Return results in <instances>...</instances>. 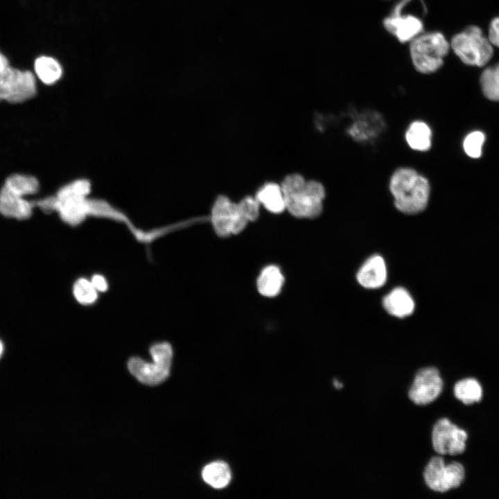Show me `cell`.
Returning a JSON list of instances; mask_svg holds the SVG:
<instances>
[{"instance_id": "1", "label": "cell", "mask_w": 499, "mask_h": 499, "mask_svg": "<svg viewBox=\"0 0 499 499\" xmlns=\"http://www.w3.org/2000/svg\"><path fill=\"white\" fill-rule=\"evenodd\" d=\"M389 191L398 211L406 215H415L426 209L431 187L428 178L415 168L402 166L391 175Z\"/></svg>"}, {"instance_id": "2", "label": "cell", "mask_w": 499, "mask_h": 499, "mask_svg": "<svg viewBox=\"0 0 499 499\" xmlns=\"http://www.w3.org/2000/svg\"><path fill=\"white\" fill-rule=\"evenodd\" d=\"M281 186L285 198L286 210L299 218H315L323 210L325 187L315 180H306L299 173L287 175Z\"/></svg>"}, {"instance_id": "3", "label": "cell", "mask_w": 499, "mask_h": 499, "mask_svg": "<svg viewBox=\"0 0 499 499\" xmlns=\"http://www.w3.org/2000/svg\"><path fill=\"white\" fill-rule=\"evenodd\" d=\"M259 215L255 202L245 197L238 202L231 201L224 195H218L211 208L210 220L215 232L221 237L241 232L249 222Z\"/></svg>"}, {"instance_id": "4", "label": "cell", "mask_w": 499, "mask_h": 499, "mask_svg": "<svg viewBox=\"0 0 499 499\" xmlns=\"http://www.w3.org/2000/svg\"><path fill=\"white\" fill-rule=\"evenodd\" d=\"M450 48L439 32H422L410 42V53L415 69L428 74L437 71L444 63Z\"/></svg>"}, {"instance_id": "5", "label": "cell", "mask_w": 499, "mask_h": 499, "mask_svg": "<svg viewBox=\"0 0 499 499\" xmlns=\"http://www.w3.org/2000/svg\"><path fill=\"white\" fill-rule=\"evenodd\" d=\"M450 46L464 64L472 66L483 67L490 60L493 53L489 40L475 26H471L455 35Z\"/></svg>"}, {"instance_id": "6", "label": "cell", "mask_w": 499, "mask_h": 499, "mask_svg": "<svg viewBox=\"0 0 499 499\" xmlns=\"http://www.w3.org/2000/svg\"><path fill=\"white\" fill-rule=\"evenodd\" d=\"M150 352L153 363H149L138 357L129 360L130 372L141 383L155 385L164 381L169 376L172 363L173 350L166 342L153 345Z\"/></svg>"}, {"instance_id": "7", "label": "cell", "mask_w": 499, "mask_h": 499, "mask_svg": "<svg viewBox=\"0 0 499 499\" xmlns=\"http://www.w3.org/2000/svg\"><path fill=\"white\" fill-rule=\"evenodd\" d=\"M422 478L430 491L445 493L462 484L465 469L458 462H446L443 456L432 455L423 469Z\"/></svg>"}, {"instance_id": "8", "label": "cell", "mask_w": 499, "mask_h": 499, "mask_svg": "<svg viewBox=\"0 0 499 499\" xmlns=\"http://www.w3.org/2000/svg\"><path fill=\"white\" fill-rule=\"evenodd\" d=\"M444 387L439 369L432 365L423 366L416 370L408 389V398L416 405H427L438 399Z\"/></svg>"}, {"instance_id": "9", "label": "cell", "mask_w": 499, "mask_h": 499, "mask_svg": "<svg viewBox=\"0 0 499 499\" xmlns=\"http://www.w3.org/2000/svg\"><path fill=\"white\" fill-rule=\"evenodd\" d=\"M413 1L401 0L383 20L385 28L403 43L410 42L423 31L421 17L410 10Z\"/></svg>"}, {"instance_id": "10", "label": "cell", "mask_w": 499, "mask_h": 499, "mask_svg": "<svg viewBox=\"0 0 499 499\" xmlns=\"http://www.w3.org/2000/svg\"><path fill=\"white\" fill-rule=\"evenodd\" d=\"M467 433L446 417L437 420L431 430L430 441L433 452L439 455H457L466 449Z\"/></svg>"}, {"instance_id": "11", "label": "cell", "mask_w": 499, "mask_h": 499, "mask_svg": "<svg viewBox=\"0 0 499 499\" xmlns=\"http://www.w3.org/2000/svg\"><path fill=\"white\" fill-rule=\"evenodd\" d=\"M33 73L9 67L0 75V100L10 103H23L36 94Z\"/></svg>"}, {"instance_id": "12", "label": "cell", "mask_w": 499, "mask_h": 499, "mask_svg": "<svg viewBox=\"0 0 499 499\" xmlns=\"http://www.w3.org/2000/svg\"><path fill=\"white\" fill-rule=\"evenodd\" d=\"M30 195L24 184L12 179H6L0 190V213L8 218L26 220L32 215L35 202L24 197Z\"/></svg>"}, {"instance_id": "13", "label": "cell", "mask_w": 499, "mask_h": 499, "mask_svg": "<svg viewBox=\"0 0 499 499\" xmlns=\"http://www.w3.org/2000/svg\"><path fill=\"white\" fill-rule=\"evenodd\" d=\"M387 268L385 260L374 254L368 258L358 270L356 278L364 288L376 289L383 286L387 280Z\"/></svg>"}, {"instance_id": "14", "label": "cell", "mask_w": 499, "mask_h": 499, "mask_svg": "<svg viewBox=\"0 0 499 499\" xmlns=\"http://www.w3.org/2000/svg\"><path fill=\"white\" fill-rule=\"evenodd\" d=\"M383 305L390 315L403 318L414 310V301L408 291L402 287L392 290L383 299Z\"/></svg>"}, {"instance_id": "15", "label": "cell", "mask_w": 499, "mask_h": 499, "mask_svg": "<svg viewBox=\"0 0 499 499\" xmlns=\"http://www.w3.org/2000/svg\"><path fill=\"white\" fill-rule=\"evenodd\" d=\"M254 197L261 205L272 213H280L286 210L281 184L267 182L259 189Z\"/></svg>"}, {"instance_id": "16", "label": "cell", "mask_w": 499, "mask_h": 499, "mask_svg": "<svg viewBox=\"0 0 499 499\" xmlns=\"http://www.w3.org/2000/svg\"><path fill=\"white\" fill-rule=\"evenodd\" d=\"M432 130L423 121L415 120L408 127L405 139L408 146L413 150L426 152L432 146Z\"/></svg>"}, {"instance_id": "17", "label": "cell", "mask_w": 499, "mask_h": 499, "mask_svg": "<svg viewBox=\"0 0 499 499\" xmlns=\"http://www.w3.org/2000/svg\"><path fill=\"white\" fill-rule=\"evenodd\" d=\"M283 282L284 277L279 268L270 265L262 270L258 277L256 286L261 295L272 297L280 292Z\"/></svg>"}, {"instance_id": "18", "label": "cell", "mask_w": 499, "mask_h": 499, "mask_svg": "<svg viewBox=\"0 0 499 499\" xmlns=\"http://www.w3.org/2000/svg\"><path fill=\"white\" fill-rule=\"evenodd\" d=\"M204 481L215 489L227 487L231 479L228 464L222 461H215L206 465L202 471Z\"/></svg>"}, {"instance_id": "19", "label": "cell", "mask_w": 499, "mask_h": 499, "mask_svg": "<svg viewBox=\"0 0 499 499\" xmlns=\"http://www.w3.org/2000/svg\"><path fill=\"white\" fill-rule=\"evenodd\" d=\"M455 397L465 405L478 403L482 398V388L474 378H464L457 381L453 387Z\"/></svg>"}, {"instance_id": "20", "label": "cell", "mask_w": 499, "mask_h": 499, "mask_svg": "<svg viewBox=\"0 0 499 499\" xmlns=\"http://www.w3.org/2000/svg\"><path fill=\"white\" fill-rule=\"evenodd\" d=\"M34 68L37 76L46 85L57 82L62 73L60 63L49 56L43 55L37 58L35 61Z\"/></svg>"}, {"instance_id": "21", "label": "cell", "mask_w": 499, "mask_h": 499, "mask_svg": "<svg viewBox=\"0 0 499 499\" xmlns=\"http://www.w3.org/2000/svg\"><path fill=\"white\" fill-rule=\"evenodd\" d=\"M480 85L487 98L499 101V63L483 71L480 76Z\"/></svg>"}, {"instance_id": "22", "label": "cell", "mask_w": 499, "mask_h": 499, "mask_svg": "<svg viewBox=\"0 0 499 499\" xmlns=\"http://www.w3.org/2000/svg\"><path fill=\"white\" fill-rule=\"evenodd\" d=\"M73 295L76 300L84 305L93 304L97 298V290L91 281L79 279L73 286Z\"/></svg>"}, {"instance_id": "23", "label": "cell", "mask_w": 499, "mask_h": 499, "mask_svg": "<svg viewBox=\"0 0 499 499\" xmlns=\"http://www.w3.org/2000/svg\"><path fill=\"white\" fill-rule=\"evenodd\" d=\"M484 140L485 136L482 132L475 131L469 133L463 143L464 150L467 155L472 158L480 157Z\"/></svg>"}, {"instance_id": "24", "label": "cell", "mask_w": 499, "mask_h": 499, "mask_svg": "<svg viewBox=\"0 0 499 499\" xmlns=\"http://www.w3.org/2000/svg\"><path fill=\"white\" fill-rule=\"evenodd\" d=\"M491 44L499 48V17L494 18L489 29V37Z\"/></svg>"}, {"instance_id": "25", "label": "cell", "mask_w": 499, "mask_h": 499, "mask_svg": "<svg viewBox=\"0 0 499 499\" xmlns=\"http://www.w3.org/2000/svg\"><path fill=\"white\" fill-rule=\"evenodd\" d=\"M91 281L97 291L104 292L107 288V283L105 278L100 274L94 275Z\"/></svg>"}, {"instance_id": "26", "label": "cell", "mask_w": 499, "mask_h": 499, "mask_svg": "<svg viewBox=\"0 0 499 499\" xmlns=\"http://www.w3.org/2000/svg\"><path fill=\"white\" fill-rule=\"evenodd\" d=\"M9 67V61L8 58L0 51V75H1Z\"/></svg>"}, {"instance_id": "27", "label": "cell", "mask_w": 499, "mask_h": 499, "mask_svg": "<svg viewBox=\"0 0 499 499\" xmlns=\"http://www.w3.org/2000/svg\"><path fill=\"white\" fill-rule=\"evenodd\" d=\"M3 352V342L0 340V358L1 357Z\"/></svg>"}]
</instances>
